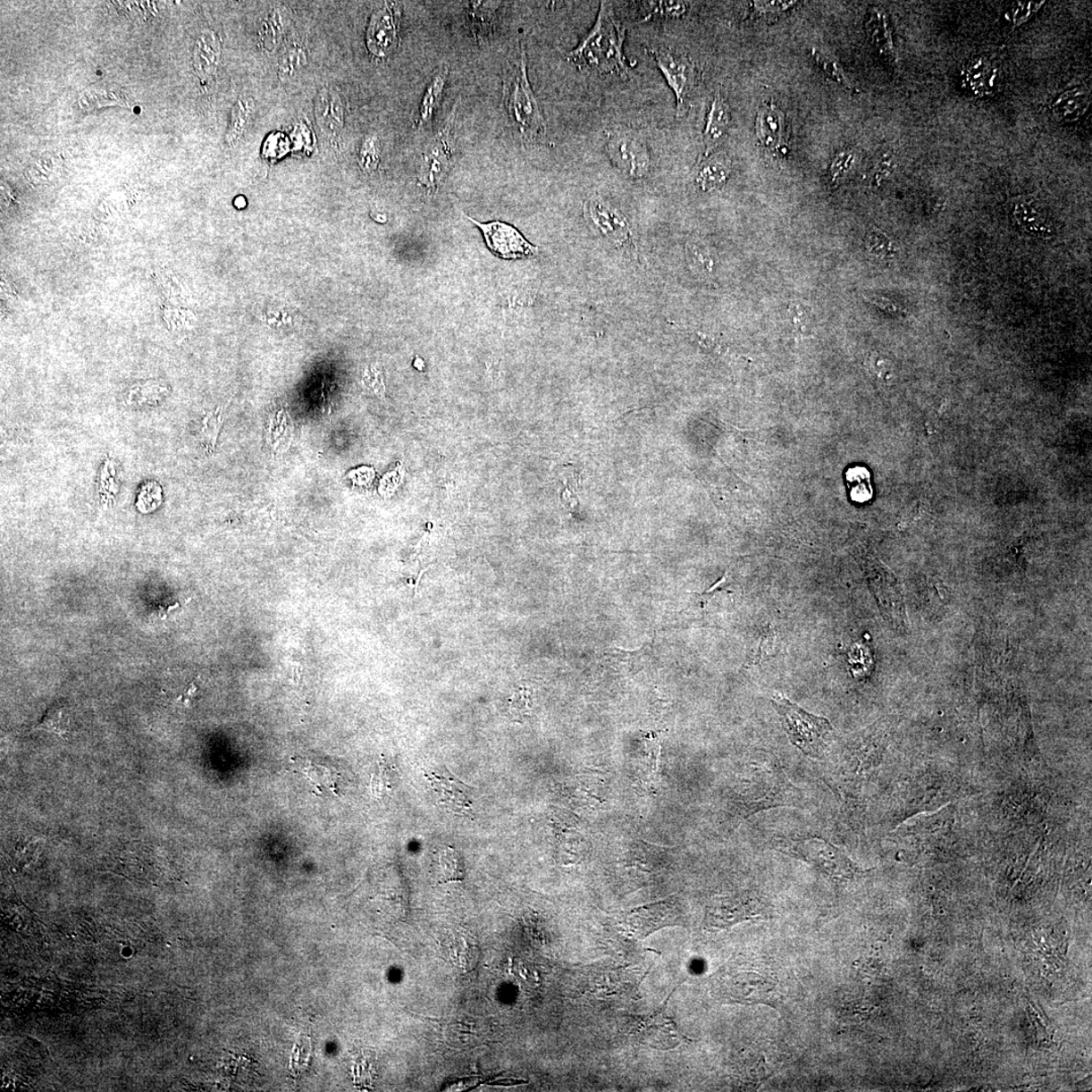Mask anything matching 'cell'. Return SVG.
Here are the masks:
<instances>
[{"instance_id": "6da1fadb", "label": "cell", "mask_w": 1092, "mask_h": 1092, "mask_svg": "<svg viewBox=\"0 0 1092 1092\" xmlns=\"http://www.w3.org/2000/svg\"><path fill=\"white\" fill-rule=\"evenodd\" d=\"M626 38V29L615 15L611 3L602 2L595 25L580 44L567 53V59L582 71L625 79L629 71L623 51Z\"/></svg>"}, {"instance_id": "7a4b0ae2", "label": "cell", "mask_w": 1092, "mask_h": 1092, "mask_svg": "<svg viewBox=\"0 0 1092 1092\" xmlns=\"http://www.w3.org/2000/svg\"><path fill=\"white\" fill-rule=\"evenodd\" d=\"M503 102L510 124L517 129L523 140L534 143L543 139L546 122L541 105L530 86L525 43H521L517 63L506 76Z\"/></svg>"}, {"instance_id": "3957f363", "label": "cell", "mask_w": 1092, "mask_h": 1092, "mask_svg": "<svg viewBox=\"0 0 1092 1092\" xmlns=\"http://www.w3.org/2000/svg\"><path fill=\"white\" fill-rule=\"evenodd\" d=\"M778 984L772 968L764 961H744L730 964L718 974L715 987L722 998L740 1004H767L772 1001Z\"/></svg>"}, {"instance_id": "277c9868", "label": "cell", "mask_w": 1092, "mask_h": 1092, "mask_svg": "<svg viewBox=\"0 0 1092 1092\" xmlns=\"http://www.w3.org/2000/svg\"><path fill=\"white\" fill-rule=\"evenodd\" d=\"M743 805L747 817L774 807L794 806L799 791L792 784L777 760H758L752 767Z\"/></svg>"}, {"instance_id": "5b68a950", "label": "cell", "mask_w": 1092, "mask_h": 1092, "mask_svg": "<svg viewBox=\"0 0 1092 1092\" xmlns=\"http://www.w3.org/2000/svg\"><path fill=\"white\" fill-rule=\"evenodd\" d=\"M772 704L780 714L790 742L805 756L821 759L827 750L829 735L833 732L830 722L805 711L781 694L774 695Z\"/></svg>"}, {"instance_id": "8992f818", "label": "cell", "mask_w": 1092, "mask_h": 1092, "mask_svg": "<svg viewBox=\"0 0 1092 1092\" xmlns=\"http://www.w3.org/2000/svg\"><path fill=\"white\" fill-rule=\"evenodd\" d=\"M458 105V101L442 127L421 154L418 181L428 195L437 192L450 172L455 157V126Z\"/></svg>"}, {"instance_id": "52a82bcc", "label": "cell", "mask_w": 1092, "mask_h": 1092, "mask_svg": "<svg viewBox=\"0 0 1092 1092\" xmlns=\"http://www.w3.org/2000/svg\"><path fill=\"white\" fill-rule=\"evenodd\" d=\"M779 850L788 856L803 861L817 868L829 878L837 881L851 880L862 873L843 851L819 837H803L788 840L780 844Z\"/></svg>"}, {"instance_id": "ba28073f", "label": "cell", "mask_w": 1092, "mask_h": 1092, "mask_svg": "<svg viewBox=\"0 0 1092 1092\" xmlns=\"http://www.w3.org/2000/svg\"><path fill=\"white\" fill-rule=\"evenodd\" d=\"M606 152L612 164L629 179L647 178L651 158L647 142L632 130L614 129L606 134Z\"/></svg>"}, {"instance_id": "9c48e42d", "label": "cell", "mask_w": 1092, "mask_h": 1092, "mask_svg": "<svg viewBox=\"0 0 1092 1092\" xmlns=\"http://www.w3.org/2000/svg\"><path fill=\"white\" fill-rule=\"evenodd\" d=\"M650 55L672 88L676 101V114L681 115L695 86L694 64L685 55L667 47L651 49Z\"/></svg>"}, {"instance_id": "30bf717a", "label": "cell", "mask_w": 1092, "mask_h": 1092, "mask_svg": "<svg viewBox=\"0 0 1092 1092\" xmlns=\"http://www.w3.org/2000/svg\"><path fill=\"white\" fill-rule=\"evenodd\" d=\"M765 910L759 898L748 895L715 898L707 909L706 926L725 929L744 920L762 918Z\"/></svg>"}, {"instance_id": "8fae6325", "label": "cell", "mask_w": 1092, "mask_h": 1092, "mask_svg": "<svg viewBox=\"0 0 1092 1092\" xmlns=\"http://www.w3.org/2000/svg\"><path fill=\"white\" fill-rule=\"evenodd\" d=\"M679 905L670 898L626 912L622 925L629 935L643 939L660 928L679 924Z\"/></svg>"}, {"instance_id": "7c38bea8", "label": "cell", "mask_w": 1092, "mask_h": 1092, "mask_svg": "<svg viewBox=\"0 0 1092 1092\" xmlns=\"http://www.w3.org/2000/svg\"><path fill=\"white\" fill-rule=\"evenodd\" d=\"M401 19V5L384 3L376 7L366 35L367 48L379 58H386L398 47L399 24Z\"/></svg>"}, {"instance_id": "4fadbf2b", "label": "cell", "mask_w": 1092, "mask_h": 1092, "mask_svg": "<svg viewBox=\"0 0 1092 1092\" xmlns=\"http://www.w3.org/2000/svg\"><path fill=\"white\" fill-rule=\"evenodd\" d=\"M483 233L484 241L491 252L504 259H517L533 256L538 248L530 244L517 229L503 222L481 223L466 216Z\"/></svg>"}, {"instance_id": "5bb4252c", "label": "cell", "mask_w": 1092, "mask_h": 1092, "mask_svg": "<svg viewBox=\"0 0 1092 1092\" xmlns=\"http://www.w3.org/2000/svg\"><path fill=\"white\" fill-rule=\"evenodd\" d=\"M425 776L434 792L438 805L458 815L470 812L473 805L472 789L453 776L448 769L444 767L429 773L425 771Z\"/></svg>"}, {"instance_id": "9a60e30c", "label": "cell", "mask_w": 1092, "mask_h": 1092, "mask_svg": "<svg viewBox=\"0 0 1092 1092\" xmlns=\"http://www.w3.org/2000/svg\"><path fill=\"white\" fill-rule=\"evenodd\" d=\"M869 584L883 617L895 629L905 630L907 620L903 594L894 576L889 574H871L869 575Z\"/></svg>"}, {"instance_id": "2e32d148", "label": "cell", "mask_w": 1092, "mask_h": 1092, "mask_svg": "<svg viewBox=\"0 0 1092 1092\" xmlns=\"http://www.w3.org/2000/svg\"><path fill=\"white\" fill-rule=\"evenodd\" d=\"M584 217L600 233L617 244L629 236V225L625 216L601 197L588 199L584 206Z\"/></svg>"}, {"instance_id": "e0dca14e", "label": "cell", "mask_w": 1092, "mask_h": 1092, "mask_svg": "<svg viewBox=\"0 0 1092 1092\" xmlns=\"http://www.w3.org/2000/svg\"><path fill=\"white\" fill-rule=\"evenodd\" d=\"M632 1030L641 1043L653 1048H674L680 1045L683 1039L665 1011L653 1013L650 1017L635 1019Z\"/></svg>"}, {"instance_id": "ac0fdd59", "label": "cell", "mask_w": 1092, "mask_h": 1092, "mask_svg": "<svg viewBox=\"0 0 1092 1092\" xmlns=\"http://www.w3.org/2000/svg\"><path fill=\"white\" fill-rule=\"evenodd\" d=\"M291 766L295 772L306 777L315 792L318 790L319 794H325L329 792L335 796L340 795L341 774L330 760L296 758L295 760H292Z\"/></svg>"}, {"instance_id": "d6986e66", "label": "cell", "mask_w": 1092, "mask_h": 1092, "mask_svg": "<svg viewBox=\"0 0 1092 1092\" xmlns=\"http://www.w3.org/2000/svg\"><path fill=\"white\" fill-rule=\"evenodd\" d=\"M499 3L473 2L466 9V24L479 45L489 43L494 38L498 25Z\"/></svg>"}, {"instance_id": "ffe728a7", "label": "cell", "mask_w": 1092, "mask_h": 1092, "mask_svg": "<svg viewBox=\"0 0 1092 1092\" xmlns=\"http://www.w3.org/2000/svg\"><path fill=\"white\" fill-rule=\"evenodd\" d=\"M319 127L328 137H337L344 126V104L338 92L322 88L315 101Z\"/></svg>"}, {"instance_id": "44dd1931", "label": "cell", "mask_w": 1092, "mask_h": 1092, "mask_svg": "<svg viewBox=\"0 0 1092 1092\" xmlns=\"http://www.w3.org/2000/svg\"><path fill=\"white\" fill-rule=\"evenodd\" d=\"M757 134L766 149L772 152L780 151L785 141V120L775 105H765L759 111Z\"/></svg>"}, {"instance_id": "7402d4cb", "label": "cell", "mask_w": 1092, "mask_h": 1092, "mask_svg": "<svg viewBox=\"0 0 1092 1092\" xmlns=\"http://www.w3.org/2000/svg\"><path fill=\"white\" fill-rule=\"evenodd\" d=\"M222 55V43L216 33L206 29L198 36L195 44V71L202 79H210L217 72Z\"/></svg>"}, {"instance_id": "603a6c76", "label": "cell", "mask_w": 1092, "mask_h": 1092, "mask_svg": "<svg viewBox=\"0 0 1092 1092\" xmlns=\"http://www.w3.org/2000/svg\"><path fill=\"white\" fill-rule=\"evenodd\" d=\"M730 122V112L724 97H714L709 113H707L704 129L705 156L710 155L715 148L725 141Z\"/></svg>"}, {"instance_id": "cb8c5ba5", "label": "cell", "mask_w": 1092, "mask_h": 1092, "mask_svg": "<svg viewBox=\"0 0 1092 1092\" xmlns=\"http://www.w3.org/2000/svg\"><path fill=\"white\" fill-rule=\"evenodd\" d=\"M866 32L877 52L890 63H896L897 54L886 12L872 7L866 22Z\"/></svg>"}, {"instance_id": "d4e9b609", "label": "cell", "mask_w": 1092, "mask_h": 1092, "mask_svg": "<svg viewBox=\"0 0 1092 1092\" xmlns=\"http://www.w3.org/2000/svg\"><path fill=\"white\" fill-rule=\"evenodd\" d=\"M997 72L990 60L986 57H976L969 60L963 71V82L969 91L975 96L990 95L995 88Z\"/></svg>"}, {"instance_id": "484cf974", "label": "cell", "mask_w": 1092, "mask_h": 1092, "mask_svg": "<svg viewBox=\"0 0 1092 1092\" xmlns=\"http://www.w3.org/2000/svg\"><path fill=\"white\" fill-rule=\"evenodd\" d=\"M449 75V67L442 65L438 69L437 72L429 82L424 96L421 99L419 106V113L416 122L418 130L427 129L432 125L434 113L440 106L443 97V91L448 83Z\"/></svg>"}, {"instance_id": "4316f807", "label": "cell", "mask_w": 1092, "mask_h": 1092, "mask_svg": "<svg viewBox=\"0 0 1092 1092\" xmlns=\"http://www.w3.org/2000/svg\"><path fill=\"white\" fill-rule=\"evenodd\" d=\"M446 949H448L451 963L459 971H471L478 965L480 956L479 945L470 934L461 932L453 934L448 941V947Z\"/></svg>"}, {"instance_id": "83f0119b", "label": "cell", "mask_w": 1092, "mask_h": 1092, "mask_svg": "<svg viewBox=\"0 0 1092 1092\" xmlns=\"http://www.w3.org/2000/svg\"><path fill=\"white\" fill-rule=\"evenodd\" d=\"M730 172L732 163L728 157L725 154H715L714 156L706 158L700 165L695 181L703 191H711L725 186Z\"/></svg>"}, {"instance_id": "f1b7e54d", "label": "cell", "mask_w": 1092, "mask_h": 1092, "mask_svg": "<svg viewBox=\"0 0 1092 1092\" xmlns=\"http://www.w3.org/2000/svg\"><path fill=\"white\" fill-rule=\"evenodd\" d=\"M290 22V13L283 6H274L261 22L259 38L265 50L273 52L279 47Z\"/></svg>"}, {"instance_id": "f546056e", "label": "cell", "mask_w": 1092, "mask_h": 1092, "mask_svg": "<svg viewBox=\"0 0 1092 1092\" xmlns=\"http://www.w3.org/2000/svg\"><path fill=\"white\" fill-rule=\"evenodd\" d=\"M953 813L955 811H953V806L949 804L932 813L919 814L917 817L904 822L903 826L899 827L898 832L904 836L939 832V830L949 824L951 819H953Z\"/></svg>"}, {"instance_id": "4dcf8cb0", "label": "cell", "mask_w": 1092, "mask_h": 1092, "mask_svg": "<svg viewBox=\"0 0 1092 1092\" xmlns=\"http://www.w3.org/2000/svg\"><path fill=\"white\" fill-rule=\"evenodd\" d=\"M256 111V103L250 97H243L238 99L231 111L230 121L226 134V143L230 147H233L239 143L248 130L251 124L253 115Z\"/></svg>"}, {"instance_id": "1f68e13d", "label": "cell", "mask_w": 1092, "mask_h": 1092, "mask_svg": "<svg viewBox=\"0 0 1092 1092\" xmlns=\"http://www.w3.org/2000/svg\"><path fill=\"white\" fill-rule=\"evenodd\" d=\"M1088 105V92L1071 89L1063 92L1053 101L1052 112L1061 121L1073 122L1087 112Z\"/></svg>"}, {"instance_id": "d6a6232c", "label": "cell", "mask_w": 1092, "mask_h": 1092, "mask_svg": "<svg viewBox=\"0 0 1092 1092\" xmlns=\"http://www.w3.org/2000/svg\"><path fill=\"white\" fill-rule=\"evenodd\" d=\"M307 63V52L304 43L290 42L284 48L279 63V76L282 81H288L302 71Z\"/></svg>"}, {"instance_id": "836d02e7", "label": "cell", "mask_w": 1092, "mask_h": 1092, "mask_svg": "<svg viewBox=\"0 0 1092 1092\" xmlns=\"http://www.w3.org/2000/svg\"><path fill=\"white\" fill-rule=\"evenodd\" d=\"M845 483L853 502L866 503L873 497L871 474L864 466H853L845 472Z\"/></svg>"}, {"instance_id": "e575fe53", "label": "cell", "mask_w": 1092, "mask_h": 1092, "mask_svg": "<svg viewBox=\"0 0 1092 1092\" xmlns=\"http://www.w3.org/2000/svg\"><path fill=\"white\" fill-rule=\"evenodd\" d=\"M166 390L157 382H140L130 387L125 396V403L133 407L157 405L165 395Z\"/></svg>"}, {"instance_id": "d590c367", "label": "cell", "mask_w": 1092, "mask_h": 1092, "mask_svg": "<svg viewBox=\"0 0 1092 1092\" xmlns=\"http://www.w3.org/2000/svg\"><path fill=\"white\" fill-rule=\"evenodd\" d=\"M71 727V714L66 706L55 704L44 715L40 724L35 728L46 730L54 735L65 737Z\"/></svg>"}, {"instance_id": "8d00e7d4", "label": "cell", "mask_w": 1092, "mask_h": 1092, "mask_svg": "<svg viewBox=\"0 0 1092 1092\" xmlns=\"http://www.w3.org/2000/svg\"><path fill=\"white\" fill-rule=\"evenodd\" d=\"M438 866L441 871V883L460 882L465 879L464 861L455 849L444 848L440 853Z\"/></svg>"}, {"instance_id": "74e56055", "label": "cell", "mask_w": 1092, "mask_h": 1092, "mask_svg": "<svg viewBox=\"0 0 1092 1092\" xmlns=\"http://www.w3.org/2000/svg\"><path fill=\"white\" fill-rule=\"evenodd\" d=\"M126 99L119 90L105 88H91L80 99V105L84 110L96 109L105 105H125Z\"/></svg>"}, {"instance_id": "f35d334b", "label": "cell", "mask_w": 1092, "mask_h": 1092, "mask_svg": "<svg viewBox=\"0 0 1092 1092\" xmlns=\"http://www.w3.org/2000/svg\"><path fill=\"white\" fill-rule=\"evenodd\" d=\"M687 261L692 271L699 275H710L713 273L714 259L711 251L702 243L691 241L686 248Z\"/></svg>"}, {"instance_id": "ab89813d", "label": "cell", "mask_w": 1092, "mask_h": 1092, "mask_svg": "<svg viewBox=\"0 0 1092 1092\" xmlns=\"http://www.w3.org/2000/svg\"><path fill=\"white\" fill-rule=\"evenodd\" d=\"M358 164L364 172L371 173L381 164V144L376 135H367L360 145Z\"/></svg>"}, {"instance_id": "60d3db41", "label": "cell", "mask_w": 1092, "mask_h": 1092, "mask_svg": "<svg viewBox=\"0 0 1092 1092\" xmlns=\"http://www.w3.org/2000/svg\"><path fill=\"white\" fill-rule=\"evenodd\" d=\"M394 779L395 773L393 769L387 764L386 760H381L376 765L372 775L371 790L373 795L379 799L389 795L390 792L394 788Z\"/></svg>"}, {"instance_id": "b9f144b4", "label": "cell", "mask_w": 1092, "mask_h": 1092, "mask_svg": "<svg viewBox=\"0 0 1092 1092\" xmlns=\"http://www.w3.org/2000/svg\"><path fill=\"white\" fill-rule=\"evenodd\" d=\"M815 63L821 68L830 80L841 84L842 87L853 90V87L845 76L843 68L827 53L813 48L811 52Z\"/></svg>"}, {"instance_id": "7bdbcfd3", "label": "cell", "mask_w": 1092, "mask_h": 1092, "mask_svg": "<svg viewBox=\"0 0 1092 1092\" xmlns=\"http://www.w3.org/2000/svg\"><path fill=\"white\" fill-rule=\"evenodd\" d=\"M163 503V490L156 482H149L140 490L137 499V508L141 513L147 514L155 511Z\"/></svg>"}, {"instance_id": "ee69618b", "label": "cell", "mask_w": 1092, "mask_h": 1092, "mask_svg": "<svg viewBox=\"0 0 1092 1092\" xmlns=\"http://www.w3.org/2000/svg\"><path fill=\"white\" fill-rule=\"evenodd\" d=\"M1041 210L1029 202H1021L1014 205L1013 217L1017 219L1021 225L1035 229L1042 224L1044 218Z\"/></svg>"}, {"instance_id": "f6af8a7d", "label": "cell", "mask_w": 1092, "mask_h": 1092, "mask_svg": "<svg viewBox=\"0 0 1092 1092\" xmlns=\"http://www.w3.org/2000/svg\"><path fill=\"white\" fill-rule=\"evenodd\" d=\"M857 159L856 152L852 149L838 152L830 166V179L833 183L841 181L851 171Z\"/></svg>"}, {"instance_id": "bcb514c9", "label": "cell", "mask_w": 1092, "mask_h": 1092, "mask_svg": "<svg viewBox=\"0 0 1092 1092\" xmlns=\"http://www.w3.org/2000/svg\"><path fill=\"white\" fill-rule=\"evenodd\" d=\"M791 324L794 331L809 333L812 329V318L810 310L801 303H792L789 307Z\"/></svg>"}, {"instance_id": "7dc6e473", "label": "cell", "mask_w": 1092, "mask_h": 1092, "mask_svg": "<svg viewBox=\"0 0 1092 1092\" xmlns=\"http://www.w3.org/2000/svg\"><path fill=\"white\" fill-rule=\"evenodd\" d=\"M867 249L878 256H886L894 255V249L886 234L881 231L873 229L869 231L866 237Z\"/></svg>"}, {"instance_id": "c3c4849f", "label": "cell", "mask_w": 1092, "mask_h": 1092, "mask_svg": "<svg viewBox=\"0 0 1092 1092\" xmlns=\"http://www.w3.org/2000/svg\"><path fill=\"white\" fill-rule=\"evenodd\" d=\"M1044 3H1018L1014 4L1010 13V20L1013 27H1019L1028 21L1033 15L1041 9Z\"/></svg>"}, {"instance_id": "681fc988", "label": "cell", "mask_w": 1092, "mask_h": 1092, "mask_svg": "<svg viewBox=\"0 0 1092 1092\" xmlns=\"http://www.w3.org/2000/svg\"><path fill=\"white\" fill-rule=\"evenodd\" d=\"M651 14L666 15V17H680L687 11V5L684 3L660 2L651 3Z\"/></svg>"}, {"instance_id": "f907efd6", "label": "cell", "mask_w": 1092, "mask_h": 1092, "mask_svg": "<svg viewBox=\"0 0 1092 1092\" xmlns=\"http://www.w3.org/2000/svg\"><path fill=\"white\" fill-rule=\"evenodd\" d=\"M794 4L795 2H755L752 7L759 14H774L786 12Z\"/></svg>"}, {"instance_id": "816d5d0a", "label": "cell", "mask_w": 1092, "mask_h": 1092, "mask_svg": "<svg viewBox=\"0 0 1092 1092\" xmlns=\"http://www.w3.org/2000/svg\"><path fill=\"white\" fill-rule=\"evenodd\" d=\"M510 710L517 718L526 713L528 710V695L525 690H520L513 695Z\"/></svg>"}, {"instance_id": "f5cc1de1", "label": "cell", "mask_w": 1092, "mask_h": 1092, "mask_svg": "<svg viewBox=\"0 0 1092 1092\" xmlns=\"http://www.w3.org/2000/svg\"><path fill=\"white\" fill-rule=\"evenodd\" d=\"M865 298L867 299L869 303H871L877 307H881V309H883L884 311H886L892 314H902L903 312L902 307L895 306V304L890 302L889 299L887 298H884L880 297H873V298L865 297Z\"/></svg>"}, {"instance_id": "db71d44e", "label": "cell", "mask_w": 1092, "mask_h": 1092, "mask_svg": "<svg viewBox=\"0 0 1092 1092\" xmlns=\"http://www.w3.org/2000/svg\"><path fill=\"white\" fill-rule=\"evenodd\" d=\"M728 580H729V576H728V574L727 573L724 576H722V578L717 584H713V586L710 590L703 592V593L701 594L694 593V595L701 597L702 600H705V601H707V600H710L713 595L717 594L718 592L724 590L729 583Z\"/></svg>"}, {"instance_id": "11a10c76", "label": "cell", "mask_w": 1092, "mask_h": 1092, "mask_svg": "<svg viewBox=\"0 0 1092 1092\" xmlns=\"http://www.w3.org/2000/svg\"><path fill=\"white\" fill-rule=\"evenodd\" d=\"M235 205H236V206H237V207H239V209H243V207H245V206H246V201H245V198H244V197H237V198H236V201H235Z\"/></svg>"}]
</instances>
